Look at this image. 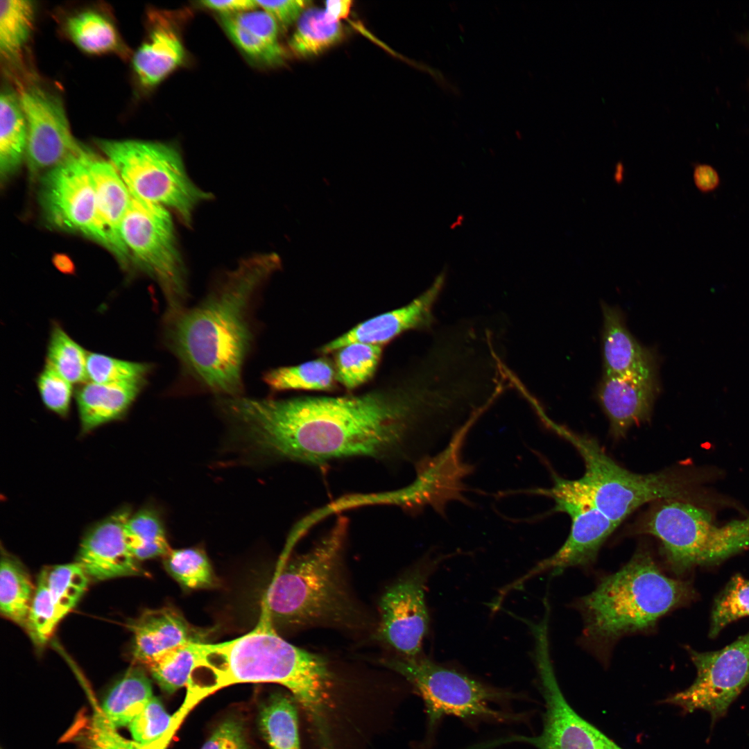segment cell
Masks as SVG:
<instances>
[{"instance_id": "cell-1", "label": "cell", "mask_w": 749, "mask_h": 749, "mask_svg": "<svg viewBox=\"0 0 749 749\" xmlns=\"http://www.w3.org/2000/svg\"><path fill=\"white\" fill-rule=\"evenodd\" d=\"M451 403L425 378L402 394L255 399L225 404L230 441L243 460L322 465L352 458L415 465L449 433Z\"/></svg>"}, {"instance_id": "cell-2", "label": "cell", "mask_w": 749, "mask_h": 749, "mask_svg": "<svg viewBox=\"0 0 749 749\" xmlns=\"http://www.w3.org/2000/svg\"><path fill=\"white\" fill-rule=\"evenodd\" d=\"M193 648L196 662L185 698L190 705L234 684H278L289 689L302 709L318 746L333 745L336 678L329 662L284 639L264 601L250 632L218 644L195 643Z\"/></svg>"}, {"instance_id": "cell-3", "label": "cell", "mask_w": 749, "mask_h": 749, "mask_svg": "<svg viewBox=\"0 0 749 749\" xmlns=\"http://www.w3.org/2000/svg\"><path fill=\"white\" fill-rule=\"evenodd\" d=\"M281 267L275 252L247 257L199 304L165 317L168 346L203 388L220 397L241 395L242 369L252 339L251 305L261 286Z\"/></svg>"}, {"instance_id": "cell-4", "label": "cell", "mask_w": 749, "mask_h": 749, "mask_svg": "<svg viewBox=\"0 0 749 749\" xmlns=\"http://www.w3.org/2000/svg\"><path fill=\"white\" fill-rule=\"evenodd\" d=\"M694 589L662 571L640 549L617 571L603 577L575 605L583 621L582 640L605 660L621 637L648 632L662 617L693 599Z\"/></svg>"}, {"instance_id": "cell-5", "label": "cell", "mask_w": 749, "mask_h": 749, "mask_svg": "<svg viewBox=\"0 0 749 749\" xmlns=\"http://www.w3.org/2000/svg\"><path fill=\"white\" fill-rule=\"evenodd\" d=\"M348 525L339 517L310 549L278 562L262 597L276 629L359 627L360 611L342 572Z\"/></svg>"}, {"instance_id": "cell-6", "label": "cell", "mask_w": 749, "mask_h": 749, "mask_svg": "<svg viewBox=\"0 0 749 749\" xmlns=\"http://www.w3.org/2000/svg\"><path fill=\"white\" fill-rule=\"evenodd\" d=\"M384 666L404 677L422 698L427 716L426 745H431L442 720L459 718L472 729L481 723L527 722L528 712H515L512 703L526 697L493 687L463 672L422 657L381 660Z\"/></svg>"}, {"instance_id": "cell-7", "label": "cell", "mask_w": 749, "mask_h": 749, "mask_svg": "<svg viewBox=\"0 0 749 749\" xmlns=\"http://www.w3.org/2000/svg\"><path fill=\"white\" fill-rule=\"evenodd\" d=\"M548 424L583 458L585 470L577 479L578 483L594 505L617 526L646 503L668 499L687 501L691 494L693 481L679 472H632L612 460L594 438L551 422Z\"/></svg>"}, {"instance_id": "cell-8", "label": "cell", "mask_w": 749, "mask_h": 749, "mask_svg": "<svg viewBox=\"0 0 749 749\" xmlns=\"http://www.w3.org/2000/svg\"><path fill=\"white\" fill-rule=\"evenodd\" d=\"M96 144L132 196L172 211L187 226L196 207L212 198L189 178L173 145L135 139H99Z\"/></svg>"}, {"instance_id": "cell-9", "label": "cell", "mask_w": 749, "mask_h": 749, "mask_svg": "<svg viewBox=\"0 0 749 749\" xmlns=\"http://www.w3.org/2000/svg\"><path fill=\"white\" fill-rule=\"evenodd\" d=\"M121 236L129 255L159 284L167 303L166 316L182 309L187 272L170 212L131 195Z\"/></svg>"}, {"instance_id": "cell-10", "label": "cell", "mask_w": 749, "mask_h": 749, "mask_svg": "<svg viewBox=\"0 0 749 749\" xmlns=\"http://www.w3.org/2000/svg\"><path fill=\"white\" fill-rule=\"evenodd\" d=\"M551 473L553 481L551 488L517 490V493L552 499L555 506L551 512L565 513L571 518L569 535L555 553L540 561L526 574L501 589L499 595L501 599L509 592L521 588L526 581L541 573L550 571L555 576L569 567H587L592 565L602 545L618 527L594 505L577 479H564L553 470Z\"/></svg>"}, {"instance_id": "cell-11", "label": "cell", "mask_w": 749, "mask_h": 749, "mask_svg": "<svg viewBox=\"0 0 749 749\" xmlns=\"http://www.w3.org/2000/svg\"><path fill=\"white\" fill-rule=\"evenodd\" d=\"M482 414L472 416L451 436L442 451L415 463V478L409 485L386 492L359 494V505H393L413 514L429 506L445 519L447 506L451 501L474 507L465 495L470 490L465 479L475 471V466L463 460L462 451L469 431Z\"/></svg>"}, {"instance_id": "cell-12", "label": "cell", "mask_w": 749, "mask_h": 749, "mask_svg": "<svg viewBox=\"0 0 749 749\" xmlns=\"http://www.w3.org/2000/svg\"><path fill=\"white\" fill-rule=\"evenodd\" d=\"M539 688L545 702L541 733L535 737L515 735L507 742H524L537 749H623L569 705L558 685L551 660L549 626L531 629Z\"/></svg>"}, {"instance_id": "cell-13", "label": "cell", "mask_w": 749, "mask_h": 749, "mask_svg": "<svg viewBox=\"0 0 749 749\" xmlns=\"http://www.w3.org/2000/svg\"><path fill=\"white\" fill-rule=\"evenodd\" d=\"M687 651L696 668V678L690 687L665 702L687 712L705 710L712 720L717 719L749 685V631L716 651Z\"/></svg>"}, {"instance_id": "cell-14", "label": "cell", "mask_w": 749, "mask_h": 749, "mask_svg": "<svg viewBox=\"0 0 749 749\" xmlns=\"http://www.w3.org/2000/svg\"><path fill=\"white\" fill-rule=\"evenodd\" d=\"M452 555H428L382 595L379 605L380 619L377 638L389 645L399 656L411 658L421 655L429 624L425 584L437 566Z\"/></svg>"}, {"instance_id": "cell-15", "label": "cell", "mask_w": 749, "mask_h": 749, "mask_svg": "<svg viewBox=\"0 0 749 749\" xmlns=\"http://www.w3.org/2000/svg\"><path fill=\"white\" fill-rule=\"evenodd\" d=\"M85 148L42 177L40 199L46 219L56 227L98 241L96 193Z\"/></svg>"}, {"instance_id": "cell-16", "label": "cell", "mask_w": 749, "mask_h": 749, "mask_svg": "<svg viewBox=\"0 0 749 749\" xmlns=\"http://www.w3.org/2000/svg\"><path fill=\"white\" fill-rule=\"evenodd\" d=\"M28 128L26 160L32 178L44 175L78 153L83 146L74 138L60 98L40 87L19 96Z\"/></svg>"}, {"instance_id": "cell-17", "label": "cell", "mask_w": 749, "mask_h": 749, "mask_svg": "<svg viewBox=\"0 0 749 749\" xmlns=\"http://www.w3.org/2000/svg\"><path fill=\"white\" fill-rule=\"evenodd\" d=\"M130 516L127 508L118 510L85 535L76 562L89 579L104 580L143 572L125 537L124 527Z\"/></svg>"}, {"instance_id": "cell-18", "label": "cell", "mask_w": 749, "mask_h": 749, "mask_svg": "<svg viewBox=\"0 0 749 749\" xmlns=\"http://www.w3.org/2000/svg\"><path fill=\"white\" fill-rule=\"evenodd\" d=\"M445 274L441 272L432 284L409 304L358 325L324 345L321 352L329 353L353 343L382 345L408 330L431 327L434 322L433 309L444 286Z\"/></svg>"}, {"instance_id": "cell-19", "label": "cell", "mask_w": 749, "mask_h": 749, "mask_svg": "<svg viewBox=\"0 0 749 749\" xmlns=\"http://www.w3.org/2000/svg\"><path fill=\"white\" fill-rule=\"evenodd\" d=\"M659 391L658 377L603 374L596 398L610 434L621 438L632 427L648 421Z\"/></svg>"}, {"instance_id": "cell-20", "label": "cell", "mask_w": 749, "mask_h": 749, "mask_svg": "<svg viewBox=\"0 0 749 749\" xmlns=\"http://www.w3.org/2000/svg\"><path fill=\"white\" fill-rule=\"evenodd\" d=\"M141 709L82 710L61 741L76 749H166V743L148 746L137 741L135 721Z\"/></svg>"}, {"instance_id": "cell-21", "label": "cell", "mask_w": 749, "mask_h": 749, "mask_svg": "<svg viewBox=\"0 0 749 749\" xmlns=\"http://www.w3.org/2000/svg\"><path fill=\"white\" fill-rule=\"evenodd\" d=\"M89 170L96 193L98 242L125 264L130 255L121 236V225L131 194L109 161L92 154Z\"/></svg>"}, {"instance_id": "cell-22", "label": "cell", "mask_w": 749, "mask_h": 749, "mask_svg": "<svg viewBox=\"0 0 749 749\" xmlns=\"http://www.w3.org/2000/svg\"><path fill=\"white\" fill-rule=\"evenodd\" d=\"M601 311L603 374L658 377L654 352L632 336L621 311L605 303Z\"/></svg>"}, {"instance_id": "cell-23", "label": "cell", "mask_w": 749, "mask_h": 749, "mask_svg": "<svg viewBox=\"0 0 749 749\" xmlns=\"http://www.w3.org/2000/svg\"><path fill=\"white\" fill-rule=\"evenodd\" d=\"M128 628L133 635L132 656L143 666L177 646L203 643L205 635L171 607L144 611Z\"/></svg>"}, {"instance_id": "cell-24", "label": "cell", "mask_w": 749, "mask_h": 749, "mask_svg": "<svg viewBox=\"0 0 749 749\" xmlns=\"http://www.w3.org/2000/svg\"><path fill=\"white\" fill-rule=\"evenodd\" d=\"M149 17V32L132 58L135 74L147 89L160 83L185 58L183 43L170 16L155 11Z\"/></svg>"}, {"instance_id": "cell-25", "label": "cell", "mask_w": 749, "mask_h": 749, "mask_svg": "<svg viewBox=\"0 0 749 749\" xmlns=\"http://www.w3.org/2000/svg\"><path fill=\"white\" fill-rule=\"evenodd\" d=\"M221 23L230 39L251 60L266 67L284 62L286 54L279 41V26L265 11L221 16Z\"/></svg>"}, {"instance_id": "cell-26", "label": "cell", "mask_w": 749, "mask_h": 749, "mask_svg": "<svg viewBox=\"0 0 749 749\" xmlns=\"http://www.w3.org/2000/svg\"><path fill=\"white\" fill-rule=\"evenodd\" d=\"M692 558L695 566L716 563L749 547V516L722 526L696 506L691 519Z\"/></svg>"}, {"instance_id": "cell-27", "label": "cell", "mask_w": 749, "mask_h": 749, "mask_svg": "<svg viewBox=\"0 0 749 749\" xmlns=\"http://www.w3.org/2000/svg\"><path fill=\"white\" fill-rule=\"evenodd\" d=\"M146 384L90 382L83 385L76 395L83 431L123 417Z\"/></svg>"}, {"instance_id": "cell-28", "label": "cell", "mask_w": 749, "mask_h": 749, "mask_svg": "<svg viewBox=\"0 0 749 749\" xmlns=\"http://www.w3.org/2000/svg\"><path fill=\"white\" fill-rule=\"evenodd\" d=\"M28 140L26 120L19 96L5 90L0 97V174L6 181L18 169L26 156Z\"/></svg>"}, {"instance_id": "cell-29", "label": "cell", "mask_w": 749, "mask_h": 749, "mask_svg": "<svg viewBox=\"0 0 749 749\" xmlns=\"http://www.w3.org/2000/svg\"><path fill=\"white\" fill-rule=\"evenodd\" d=\"M296 705L291 696L279 692L260 705L257 725L270 749H301Z\"/></svg>"}, {"instance_id": "cell-30", "label": "cell", "mask_w": 749, "mask_h": 749, "mask_svg": "<svg viewBox=\"0 0 749 749\" xmlns=\"http://www.w3.org/2000/svg\"><path fill=\"white\" fill-rule=\"evenodd\" d=\"M35 590L31 577L15 557L1 555L0 610L6 618L25 627Z\"/></svg>"}, {"instance_id": "cell-31", "label": "cell", "mask_w": 749, "mask_h": 749, "mask_svg": "<svg viewBox=\"0 0 749 749\" xmlns=\"http://www.w3.org/2000/svg\"><path fill=\"white\" fill-rule=\"evenodd\" d=\"M343 36L340 22L329 21L324 9L309 7L297 21L289 46L299 58H311L340 42Z\"/></svg>"}, {"instance_id": "cell-32", "label": "cell", "mask_w": 749, "mask_h": 749, "mask_svg": "<svg viewBox=\"0 0 749 749\" xmlns=\"http://www.w3.org/2000/svg\"><path fill=\"white\" fill-rule=\"evenodd\" d=\"M66 30L72 42L89 54H103L121 50V42L113 23L103 14L87 10L69 17Z\"/></svg>"}, {"instance_id": "cell-33", "label": "cell", "mask_w": 749, "mask_h": 749, "mask_svg": "<svg viewBox=\"0 0 749 749\" xmlns=\"http://www.w3.org/2000/svg\"><path fill=\"white\" fill-rule=\"evenodd\" d=\"M124 531L128 546L138 561L164 557L171 549L161 517L152 509L144 508L130 516Z\"/></svg>"}, {"instance_id": "cell-34", "label": "cell", "mask_w": 749, "mask_h": 749, "mask_svg": "<svg viewBox=\"0 0 749 749\" xmlns=\"http://www.w3.org/2000/svg\"><path fill=\"white\" fill-rule=\"evenodd\" d=\"M35 14L31 1H0V51L5 58L19 56L31 35Z\"/></svg>"}, {"instance_id": "cell-35", "label": "cell", "mask_w": 749, "mask_h": 749, "mask_svg": "<svg viewBox=\"0 0 749 749\" xmlns=\"http://www.w3.org/2000/svg\"><path fill=\"white\" fill-rule=\"evenodd\" d=\"M264 380L275 391L329 390L335 384V372L327 361L317 359L299 365L273 369L265 374Z\"/></svg>"}, {"instance_id": "cell-36", "label": "cell", "mask_w": 749, "mask_h": 749, "mask_svg": "<svg viewBox=\"0 0 749 749\" xmlns=\"http://www.w3.org/2000/svg\"><path fill=\"white\" fill-rule=\"evenodd\" d=\"M87 354L58 323L53 324L46 356L47 366L69 383L80 384L87 378Z\"/></svg>"}, {"instance_id": "cell-37", "label": "cell", "mask_w": 749, "mask_h": 749, "mask_svg": "<svg viewBox=\"0 0 749 749\" xmlns=\"http://www.w3.org/2000/svg\"><path fill=\"white\" fill-rule=\"evenodd\" d=\"M194 644L169 650L144 666L164 692L171 694L187 686L196 662Z\"/></svg>"}, {"instance_id": "cell-38", "label": "cell", "mask_w": 749, "mask_h": 749, "mask_svg": "<svg viewBox=\"0 0 749 749\" xmlns=\"http://www.w3.org/2000/svg\"><path fill=\"white\" fill-rule=\"evenodd\" d=\"M163 562L167 572L184 588L209 587L215 583L209 560L200 549H171Z\"/></svg>"}, {"instance_id": "cell-39", "label": "cell", "mask_w": 749, "mask_h": 749, "mask_svg": "<svg viewBox=\"0 0 749 749\" xmlns=\"http://www.w3.org/2000/svg\"><path fill=\"white\" fill-rule=\"evenodd\" d=\"M46 569L49 589L58 623L82 597L89 578L77 562Z\"/></svg>"}, {"instance_id": "cell-40", "label": "cell", "mask_w": 749, "mask_h": 749, "mask_svg": "<svg viewBox=\"0 0 749 749\" xmlns=\"http://www.w3.org/2000/svg\"><path fill=\"white\" fill-rule=\"evenodd\" d=\"M338 351V379L346 388L354 389L373 376L381 356L382 347L379 345L353 343Z\"/></svg>"}, {"instance_id": "cell-41", "label": "cell", "mask_w": 749, "mask_h": 749, "mask_svg": "<svg viewBox=\"0 0 749 749\" xmlns=\"http://www.w3.org/2000/svg\"><path fill=\"white\" fill-rule=\"evenodd\" d=\"M749 616V580L734 575L716 596L711 612L709 637L714 638L729 623Z\"/></svg>"}, {"instance_id": "cell-42", "label": "cell", "mask_w": 749, "mask_h": 749, "mask_svg": "<svg viewBox=\"0 0 749 749\" xmlns=\"http://www.w3.org/2000/svg\"><path fill=\"white\" fill-rule=\"evenodd\" d=\"M152 368L147 363L121 360L101 353L87 354V375L94 383H147Z\"/></svg>"}, {"instance_id": "cell-43", "label": "cell", "mask_w": 749, "mask_h": 749, "mask_svg": "<svg viewBox=\"0 0 749 749\" xmlns=\"http://www.w3.org/2000/svg\"><path fill=\"white\" fill-rule=\"evenodd\" d=\"M58 625L49 589L47 569L41 571L24 628L37 647L44 646Z\"/></svg>"}, {"instance_id": "cell-44", "label": "cell", "mask_w": 749, "mask_h": 749, "mask_svg": "<svg viewBox=\"0 0 749 749\" xmlns=\"http://www.w3.org/2000/svg\"><path fill=\"white\" fill-rule=\"evenodd\" d=\"M36 382L45 406L60 416L67 415L72 395L71 383L46 365Z\"/></svg>"}, {"instance_id": "cell-45", "label": "cell", "mask_w": 749, "mask_h": 749, "mask_svg": "<svg viewBox=\"0 0 749 749\" xmlns=\"http://www.w3.org/2000/svg\"><path fill=\"white\" fill-rule=\"evenodd\" d=\"M200 749H251L245 727L236 718H227L213 731Z\"/></svg>"}, {"instance_id": "cell-46", "label": "cell", "mask_w": 749, "mask_h": 749, "mask_svg": "<svg viewBox=\"0 0 749 749\" xmlns=\"http://www.w3.org/2000/svg\"><path fill=\"white\" fill-rule=\"evenodd\" d=\"M257 6L270 15L279 27L286 29L297 22L309 8L311 1L304 0L256 1Z\"/></svg>"}, {"instance_id": "cell-47", "label": "cell", "mask_w": 749, "mask_h": 749, "mask_svg": "<svg viewBox=\"0 0 749 749\" xmlns=\"http://www.w3.org/2000/svg\"><path fill=\"white\" fill-rule=\"evenodd\" d=\"M693 179L696 188L703 193L714 191L721 184L718 172L714 166L708 164H695L693 170Z\"/></svg>"}, {"instance_id": "cell-48", "label": "cell", "mask_w": 749, "mask_h": 749, "mask_svg": "<svg viewBox=\"0 0 749 749\" xmlns=\"http://www.w3.org/2000/svg\"><path fill=\"white\" fill-rule=\"evenodd\" d=\"M200 3L209 10L220 13L221 16L234 15L252 10L257 6L256 1L251 0H209L200 1Z\"/></svg>"}, {"instance_id": "cell-49", "label": "cell", "mask_w": 749, "mask_h": 749, "mask_svg": "<svg viewBox=\"0 0 749 749\" xmlns=\"http://www.w3.org/2000/svg\"><path fill=\"white\" fill-rule=\"evenodd\" d=\"M352 1L350 0H332L325 2V13L327 19L334 22H339L348 16Z\"/></svg>"}, {"instance_id": "cell-50", "label": "cell", "mask_w": 749, "mask_h": 749, "mask_svg": "<svg viewBox=\"0 0 749 749\" xmlns=\"http://www.w3.org/2000/svg\"><path fill=\"white\" fill-rule=\"evenodd\" d=\"M53 262L55 267L62 273L66 274H71L74 271V266L73 262L66 255H55L53 259Z\"/></svg>"}, {"instance_id": "cell-51", "label": "cell", "mask_w": 749, "mask_h": 749, "mask_svg": "<svg viewBox=\"0 0 749 749\" xmlns=\"http://www.w3.org/2000/svg\"><path fill=\"white\" fill-rule=\"evenodd\" d=\"M739 40L749 49V31L739 34Z\"/></svg>"}, {"instance_id": "cell-52", "label": "cell", "mask_w": 749, "mask_h": 749, "mask_svg": "<svg viewBox=\"0 0 749 749\" xmlns=\"http://www.w3.org/2000/svg\"><path fill=\"white\" fill-rule=\"evenodd\" d=\"M544 617H548V618L549 619V614H544ZM529 622H530V621H527V622H526V623H527V624H528V623Z\"/></svg>"}, {"instance_id": "cell-53", "label": "cell", "mask_w": 749, "mask_h": 749, "mask_svg": "<svg viewBox=\"0 0 749 749\" xmlns=\"http://www.w3.org/2000/svg\"><path fill=\"white\" fill-rule=\"evenodd\" d=\"M1 749H3V748H1Z\"/></svg>"}]
</instances>
